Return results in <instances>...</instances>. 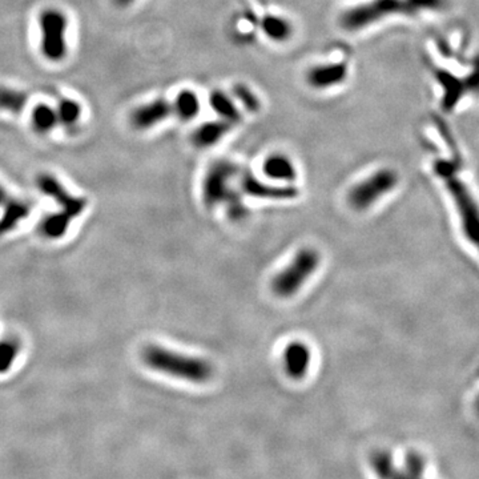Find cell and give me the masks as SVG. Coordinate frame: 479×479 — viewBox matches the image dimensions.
Instances as JSON below:
<instances>
[{
    "label": "cell",
    "instance_id": "15",
    "mask_svg": "<svg viewBox=\"0 0 479 479\" xmlns=\"http://www.w3.org/2000/svg\"><path fill=\"white\" fill-rule=\"evenodd\" d=\"M237 127L229 121L223 119L210 120L200 124L192 134L190 140L195 147L197 148H210L213 145H217L222 140L228 136L231 132H233Z\"/></svg>",
    "mask_w": 479,
    "mask_h": 479
},
{
    "label": "cell",
    "instance_id": "27",
    "mask_svg": "<svg viewBox=\"0 0 479 479\" xmlns=\"http://www.w3.org/2000/svg\"><path fill=\"white\" fill-rule=\"evenodd\" d=\"M349 1H350V0H349Z\"/></svg>",
    "mask_w": 479,
    "mask_h": 479
},
{
    "label": "cell",
    "instance_id": "14",
    "mask_svg": "<svg viewBox=\"0 0 479 479\" xmlns=\"http://www.w3.org/2000/svg\"><path fill=\"white\" fill-rule=\"evenodd\" d=\"M311 363V350L307 343L293 341L288 343L282 353L284 370L291 379H302L308 374Z\"/></svg>",
    "mask_w": 479,
    "mask_h": 479
},
{
    "label": "cell",
    "instance_id": "19",
    "mask_svg": "<svg viewBox=\"0 0 479 479\" xmlns=\"http://www.w3.org/2000/svg\"><path fill=\"white\" fill-rule=\"evenodd\" d=\"M244 116H253L262 111L264 103L256 88L248 83H236L229 89Z\"/></svg>",
    "mask_w": 479,
    "mask_h": 479
},
{
    "label": "cell",
    "instance_id": "22",
    "mask_svg": "<svg viewBox=\"0 0 479 479\" xmlns=\"http://www.w3.org/2000/svg\"><path fill=\"white\" fill-rule=\"evenodd\" d=\"M55 109L57 114L59 124H63L67 128L76 125L82 118V105L64 96H57V104Z\"/></svg>",
    "mask_w": 479,
    "mask_h": 479
},
{
    "label": "cell",
    "instance_id": "8",
    "mask_svg": "<svg viewBox=\"0 0 479 479\" xmlns=\"http://www.w3.org/2000/svg\"><path fill=\"white\" fill-rule=\"evenodd\" d=\"M399 181L398 173L392 168H379L361 180L347 193V203L356 210H365L390 193Z\"/></svg>",
    "mask_w": 479,
    "mask_h": 479
},
{
    "label": "cell",
    "instance_id": "10",
    "mask_svg": "<svg viewBox=\"0 0 479 479\" xmlns=\"http://www.w3.org/2000/svg\"><path fill=\"white\" fill-rule=\"evenodd\" d=\"M256 20L257 34L261 35L274 46H285L296 36V24L287 14L266 8L262 12H257L252 8Z\"/></svg>",
    "mask_w": 479,
    "mask_h": 479
},
{
    "label": "cell",
    "instance_id": "17",
    "mask_svg": "<svg viewBox=\"0 0 479 479\" xmlns=\"http://www.w3.org/2000/svg\"><path fill=\"white\" fill-rule=\"evenodd\" d=\"M208 103L212 108V111L215 112L216 118L229 121L235 124L236 127L242 124V121L245 119L244 114L241 112L239 105L229 91L220 89V88L213 89L208 96Z\"/></svg>",
    "mask_w": 479,
    "mask_h": 479
},
{
    "label": "cell",
    "instance_id": "1",
    "mask_svg": "<svg viewBox=\"0 0 479 479\" xmlns=\"http://www.w3.org/2000/svg\"><path fill=\"white\" fill-rule=\"evenodd\" d=\"M451 0H350L337 17L345 34H365L395 20L424 19L446 12Z\"/></svg>",
    "mask_w": 479,
    "mask_h": 479
},
{
    "label": "cell",
    "instance_id": "9",
    "mask_svg": "<svg viewBox=\"0 0 479 479\" xmlns=\"http://www.w3.org/2000/svg\"><path fill=\"white\" fill-rule=\"evenodd\" d=\"M369 463L378 479H425L426 461L418 451L408 453L402 467H398L385 450L372 453Z\"/></svg>",
    "mask_w": 479,
    "mask_h": 479
},
{
    "label": "cell",
    "instance_id": "23",
    "mask_svg": "<svg viewBox=\"0 0 479 479\" xmlns=\"http://www.w3.org/2000/svg\"><path fill=\"white\" fill-rule=\"evenodd\" d=\"M30 212V206L23 201V200H17V199H10L8 206L6 208L4 216L0 222V233H4L8 229H12L17 223L20 220H24L28 216Z\"/></svg>",
    "mask_w": 479,
    "mask_h": 479
},
{
    "label": "cell",
    "instance_id": "4",
    "mask_svg": "<svg viewBox=\"0 0 479 479\" xmlns=\"http://www.w3.org/2000/svg\"><path fill=\"white\" fill-rule=\"evenodd\" d=\"M241 170L237 163L229 159H217L209 164L203 181V199L206 206L213 208L226 203L229 206V215L233 219L244 216V208L240 204L239 196L232 186Z\"/></svg>",
    "mask_w": 479,
    "mask_h": 479
},
{
    "label": "cell",
    "instance_id": "5",
    "mask_svg": "<svg viewBox=\"0 0 479 479\" xmlns=\"http://www.w3.org/2000/svg\"><path fill=\"white\" fill-rule=\"evenodd\" d=\"M352 75L349 55L340 51L311 62L304 69L302 80L310 91L326 93L345 86Z\"/></svg>",
    "mask_w": 479,
    "mask_h": 479
},
{
    "label": "cell",
    "instance_id": "25",
    "mask_svg": "<svg viewBox=\"0 0 479 479\" xmlns=\"http://www.w3.org/2000/svg\"><path fill=\"white\" fill-rule=\"evenodd\" d=\"M10 199H11V197L8 196L7 189L4 188V187L0 184V204H1V203H7Z\"/></svg>",
    "mask_w": 479,
    "mask_h": 479
},
{
    "label": "cell",
    "instance_id": "11",
    "mask_svg": "<svg viewBox=\"0 0 479 479\" xmlns=\"http://www.w3.org/2000/svg\"><path fill=\"white\" fill-rule=\"evenodd\" d=\"M239 187L245 195L251 197L266 200H293L300 195V190L293 184L264 183L245 170L240 173Z\"/></svg>",
    "mask_w": 479,
    "mask_h": 479
},
{
    "label": "cell",
    "instance_id": "12",
    "mask_svg": "<svg viewBox=\"0 0 479 479\" xmlns=\"http://www.w3.org/2000/svg\"><path fill=\"white\" fill-rule=\"evenodd\" d=\"M172 118H174L172 100L160 98V99H154L150 103L138 105L131 114L129 120L135 129L147 131Z\"/></svg>",
    "mask_w": 479,
    "mask_h": 479
},
{
    "label": "cell",
    "instance_id": "16",
    "mask_svg": "<svg viewBox=\"0 0 479 479\" xmlns=\"http://www.w3.org/2000/svg\"><path fill=\"white\" fill-rule=\"evenodd\" d=\"M37 186L42 190H44V193H47L48 196H51L52 199L59 201L69 217H75L83 210L84 201L71 195L69 190L60 184V181L51 174L39 176Z\"/></svg>",
    "mask_w": 479,
    "mask_h": 479
},
{
    "label": "cell",
    "instance_id": "7",
    "mask_svg": "<svg viewBox=\"0 0 479 479\" xmlns=\"http://www.w3.org/2000/svg\"><path fill=\"white\" fill-rule=\"evenodd\" d=\"M40 51L50 62H62L67 56L69 19L56 8H47L39 15Z\"/></svg>",
    "mask_w": 479,
    "mask_h": 479
},
{
    "label": "cell",
    "instance_id": "26",
    "mask_svg": "<svg viewBox=\"0 0 479 479\" xmlns=\"http://www.w3.org/2000/svg\"><path fill=\"white\" fill-rule=\"evenodd\" d=\"M112 1H114V4H116L118 7L124 8V7H128V6H131L132 3H135L136 0H112Z\"/></svg>",
    "mask_w": 479,
    "mask_h": 479
},
{
    "label": "cell",
    "instance_id": "20",
    "mask_svg": "<svg viewBox=\"0 0 479 479\" xmlns=\"http://www.w3.org/2000/svg\"><path fill=\"white\" fill-rule=\"evenodd\" d=\"M30 100V95L26 91L10 88V87H0V111L10 112V114H21Z\"/></svg>",
    "mask_w": 479,
    "mask_h": 479
},
{
    "label": "cell",
    "instance_id": "2",
    "mask_svg": "<svg viewBox=\"0 0 479 479\" xmlns=\"http://www.w3.org/2000/svg\"><path fill=\"white\" fill-rule=\"evenodd\" d=\"M141 357L152 370L188 382L204 383L213 376V368L209 361L179 353L161 345L145 346Z\"/></svg>",
    "mask_w": 479,
    "mask_h": 479
},
{
    "label": "cell",
    "instance_id": "21",
    "mask_svg": "<svg viewBox=\"0 0 479 479\" xmlns=\"http://www.w3.org/2000/svg\"><path fill=\"white\" fill-rule=\"evenodd\" d=\"M31 123L39 134H48L59 124L56 109L50 104H36L31 112Z\"/></svg>",
    "mask_w": 479,
    "mask_h": 479
},
{
    "label": "cell",
    "instance_id": "24",
    "mask_svg": "<svg viewBox=\"0 0 479 479\" xmlns=\"http://www.w3.org/2000/svg\"><path fill=\"white\" fill-rule=\"evenodd\" d=\"M17 346L14 343L0 345V369H6L17 357Z\"/></svg>",
    "mask_w": 479,
    "mask_h": 479
},
{
    "label": "cell",
    "instance_id": "18",
    "mask_svg": "<svg viewBox=\"0 0 479 479\" xmlns=\"http://www.w3.org/2000/svg\"><path fill=\"white\" fill-rule=\"evenodd\" d=\"M173 115L181 121H190L196 119L201 111V99L199 93L193 89H181L172 100Z\"/></svg>",
    "mask_w": 479,
    "mask_h": 479
},
{
    "label": "cell",
    "instance_id": "3",
    "mask_svg": "<svg viewBox=\"0 0 479 479\" xmlns=\"http://www.w3.org/2000/svg\"><path fill=\"white\" fill-rule=\"evenodd\" d=\"M462 164L463 161H457L451 157L450 160L435 159L433 163V171L444 181L453 201L458 208L464 236L473 245H477L479 237L478 206L470 193V189L460 177Z\"/></svg>",
    "mask_w": 479,
    "mask_h": 479
},
{
    "label": "cell",
    "instance_id": "6",
    "mask_svg": "<svg viewBox=\"0 0 479 479\" xmlns=\"http://www.w3.org/2000/svg\"><path fill=\"white\" fill-rule=\"evenodd\" d=\"M321 256L316 249H301L291 264L272 280V291L275 296L287 298L296 294L318 268Z\"/></svg>",
    "mask_w": 479,
    "mask_h": 479
},
{
    "label": "cell",
    "instance_id": "13",
    "mask_svg": "<svg viewBox=\"0 0 479 479\" xmlns=\"http://www.w3.org/2000/svg\"><path fill=\"white\" fill-rule=\"evenodd\" d=\"M261 171L269 181L275 184H293L298 176L294 161L288 154L281 152L268 154L262 161Z\"/></svg>",
    "mask_w": 479,
    "mask_h": 479
}]
</instances>
